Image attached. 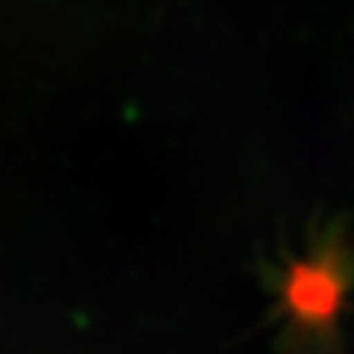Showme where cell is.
Here are the masks:
<instances>
[{
    "label": "cell",
    "instance_id": "1",
    "mask_svg": "<svg viewBox=\"0 0 354 354\" xmlns=\"http://www.w3.org/2000/svg\"><path fill=\"white\" fill-rule=\"evenodd\" d=\"M330 279L317 270V266H299L291 273L286 283V299L289 307L304 320H317L328 310L330 297H333Z\"/></svg>",
    "mask_w": 354,
    "mask_h": 354
}]
</instances>
